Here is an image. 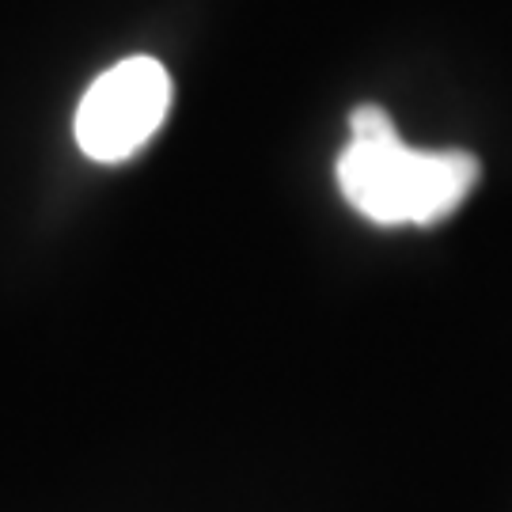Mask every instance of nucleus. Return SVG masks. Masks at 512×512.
Returning <instances> with one entry per match:
<instances>
[{"label":"nucleus","instance_id":"obj_2","mask_svg":"<svg viewBox=\"0 0 512 512\" xmlns=\"http://www.w3.org/2000/svg\"><path fill=\"white\" fill-rule=\"evenodd\" d=\"M171 110V76L156 57H126L84 92L73 129L95 164H122L156 137Z\"/></svg>","mask_w":512,"mask_h":512},{"label":"nucleus","instance_id":"obj_1","mask_svg":"<svg viewBox=\"0 0 512 512\" xmlns=\"http://www.w3.org/2000/svg\"><path fill=\"white\" fill-rule=\"evenodd\" d=\"M334 175L353 213L380 228H399L452 217L475 190L482 164L463 148L421 152L406 145L384 107L361 103L349 114V141Z\"/></svg>","mask_w":512,"mask_h":512}]
</instances>
